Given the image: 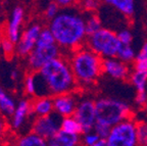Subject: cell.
<instances>
[{
	"mask_svg": "<svg viewBox=\"0 0 147 146\" xmlns=\"http://www.w3.org/2000/svg\"><path fill=\"white\" fill-rule=\"evenodd\" d=\"M49 30L64 56L85 46L87 33L84 11L80 7L71 6L60 9L59 14L49 22Z\"/></svg>",
	"mask_w": 147,
	"mask_h": 146,
	"instance_id": "obj_1",
	"label": "cell"
},
{
	"mask_svg": "<svg viewBox=\"0 0 147 146\" xmlns=\"http://www.w3.org/2000/svg\"><path fill=\"white\" fill-rule=\"evenodd\" d=\"M35 74L37 97H55L75 92L78 87L67 56L48 62Z\"/></svg>",
	"mask_w": 147,
	"mask_h": 146,
	"instance_id": "obj_2",
	"label": "cell"
},
{
	"mask_svg": "<svg viewBox=\"0 0 147 146\" xmlns=\"http://www.w3.org/2000/svg\"><path fill=\"white\" fill-rule=\"evenodd\" d=\"M67 58L78 87H89L95 84L103 74V59L86 46L71 52Z\"/></svg>",
	"mask_w": 147,
	"mask_h": 146,
	"instance_id": "obj_3",
	"label": "cell"
},
{
	"mask_svg": "<svg viewBox=\"0 0 147 146\" xmlns=\"http://www.w3.org/2000/svg\"><path fill=\"white\" fill-rule=\"evenodd\" d=\"M97 123L110 128L128 119H131L130 105L122 99L115 97H99L95 100Z\"/></svg>",
	"mask_w": 147,
	"mask_h": 146,
	"instance_id": "obj_4",
	"label": "cell"
},
{
	"mask_svg": "<svg viewBox=\"0 0 147 146\" xmlns=\"http://www.w3.org/2000/svg\"><path fill=\"white\" fill-rule=\"evenodd\" d=\"M85 46L102 59H106L117 57L123 45L115 31L108 28H102L98 32L87 37Z\"/></svg>",
	"mask_w": 147,
	"mask_h": 146,
	"instance_id": "obj_5",
	"label": "cell"
},
{
	"mask_svg": "<svg viewBox=\"0 0 147 146\" xmlns=\"http://www.w3.org/2000/svg\"><path fill=\"white\" fill-rule=\"evenodd\" d=\"M106 141L107 146H139L137 137V122L128 119L110 129Z\"/></svg>",
	"mask_w": 147,
	"mask_h": 146,
	"instance_id": "obj_6",
	"label": "cell"
},
{
	"mask_svg": "<svg viewBox=\"0 0 147 146\" xmlns=\"http://www.w3.org/2000/svg\"><path fill=\"white\" fill-rule=\"evenodd\" d=\"M62 55L63 54H62L61 49L57 44L49 46L36 45L34 50L25 59V66L28 73H37L45 64L62 56Z\"/></svg>",
	"mask_w": 147,
	"mask_h": 146,
	"instance_id": "obj_7",
	"label": "cell"
},
{
	"mask_svg": "<svg viewBox=\"0 0 147 146\" xmlns=\"http://www.w3.org/2000/svg\"><path fill=\"white\" fill-rule=\"evenodd\" d=\"M34 116L32 114V100L29 98H22L18 101V105L11 118L8 120V126L12 131L18 132L20 135L28 133L26 128L28 126L32 128V124L34 121Z\"/></svg>",
	"mask_w": 147,
	"mask_h": 146,
	"instance_id": "obj_8",
	"label": "cell"
},
{
	"mask_svg": "<svg viewBox=\"0 0 147 146\" xmlns=\"http://www.w3.org/2000/svg\"><path fill=\"white\" fill-rule=\"evenodd\" d=\"M44 26L40 22H31L26 26L25 30L21 35V38L16 44V55L26 59L31 54L39 39L40 33Z\"/></svg>",
	"mask_w": 147,
	"mask_h": 146,
	"instance_id": "obj_9",
	"label": "cell"
},
{
	"mask_svg": "<svg viewBox=\"0 0 147 146\" xmlns=\"http://www.w3.org/2000/svg\"><path fill=\"white\" fill-rule=\"evenodd\" d=\"M74 118L79 122L84 133L93 131L97 122L95 100L90 97H80Z\"/></svg>",
	"mask_w": 147,
	"mask_h": 146,
	"instance_id": "obj_10",
	"label": "cell"
},
{
	"mask_svg": "<svg viewBox=\"0 0 147 146\" xmlns=\"http://www.w3.org/2000/svg\"><path fill=\"white\" fill-rule=\"evenodd\" d=\"M61 121V116H59L55 112L42 118H35L31 131L48 141L50 138H52L60 131Z\"/></svg>",
	"mask_w": 147,
	"mask_h": 146,
	"instance_id": "obj_11",
	"label": "cell"
},
{
	"mask_svg": "<svg viewBox=\"0 0 147 146\" xmlns=\"http://www.w3.org/2000/svg\"><path fill=\"white\" fill-rule=\"evenodd\" d=\"M26 9L22 5H16L11 9L7 20L6 29H5V37L16 44L21 38L23 31L25 30Z\"/></svg>",
	"mask_w": 147,
	"mask_h": 146,
	"instance_id": "obj_12",
	"label": "cell"
},
{
	"mask_svg": "<svg viewBox=\"0 0 147 146\" xmlns=\"http://www.w3.org/2000/svg\"><path fill=\"white\" fill-rule=\"evenodd\" d=\"M79 99L80 97L75 94V92L55 96L53 97L54 112L61 118L73 116L76 112Z\"/></svg>",
	"mask_w": 147,
	"mask_h": 146,
	"instance_id": "obj_13",
	"label": "cell"
},
{
	"mask_svg": "<svg viewBox=\"0 0 147 146\" xmlns=\"http://www.w3.org/2000/svg\"><path fill=\"white\" fill-rule=\"evenodd\" d=\"M102 69H103L104 75L108 76L113 80L119 81H126L130 79L132 73L129 64L123 62L117 57L103 59Z\"/></svg>",
	"mask_w": 147,
	"mask_h": 146,
	"instance_id": "obj_14",
	"label": "cell"
},
{
	"mask_svg": "<svg viewBox=\"0 0 147 146\" xmlns=\"http://www.w3.org/2000/svg\"><path fill=\"white\" fill-rule=\"evenodd\" d=\"M54 112L52 97H37L32 99V114L34 118H42Z\"/></svg>",
	"mask_w": 147,
	"mask_h": 146,
	"instance_id": "obj_15",
	"label": "cell"
},
{
	"mask_svg": "<svg viewBox=\"0 0 147 146\" xmlns=\"http://www.w3.org/2000/svg\"><path fill=\"white\" fill-rule=\"evenodd\" d=\"M16 105L18 101L16 98L0 86V114H2L5 119L9 120L13 114Z\"/></svg>",
	"mask_w": 147,
	"mask_h": 146,
	"instance_id": "obj_16",
	"label": "cell"
},
{
	"mask_svg": "<svg viewBox=\"0 0 147 146\" xmlns=\"http://www.w3.org/2000/svg\"><path fill=\"white\" fill-rule=\"evenodd\" d=\"M81 144L80 136L67 134L61 130L48 140V146H81Z\"/></svg>",
	"mask_w": 147,
	"mask_h": 146,
	"instance_id": "obj_17",
	"label": "cell"
},
{
	"mask_svg": "<svg viewBox=\"0 0 147 146\" xmlns=\"http://www.w3.org/2000/svg\"><path fill=\"white\" fill-rule=\"evenodd\" d=\"M104 4L113 7L117 12L124 16L131 18L135 12V1L134 0H106Z\"/></svg>",
	"mask_w": 147,
	"mask_h": 146,
	"instance_id": "obj_18",
	"label": "cell"
},
{
	"mask_svg": "<svg viewBox=\"0 0 147 146\" xmlns=\"http://www.w3.org/2000/svg\"><path fill=\"white\" fill-rule=\"evenodd\" d=\"M14 146H48V141L31 131L20 135L14 141Z\"/></svg>",
	"mask_w": 147,
	"mask_h": 146,
	"instance_id": "obj_19",
	"label": "cell"
},
{
	"mask_svg": "<svg viewBox=\"0 0 147 146\" xmlns=\"http://www.w3.org/2000/svg\"><path fill=\"white\" fill-rule=\"evenodd\" d=\"M85 18V27L87 36L94 34L98 32L100 29H102V21L100 16L96 12H84Z\"/></svg>",
	"mask_w": 147,
	"mask_h": 146,
	"instance_id": "obj_20",
	"label": "cell"
},
{
	"mask_svg": "<svg viewBox=\"0 0 147 146\" xmlns=\"http://www.w3.org/2000/svg\"><path fill=\"white\" fill-rule=\"evenodd\" d=\"M60 130L63 131L64 133H67V134L71 135H77V136H81V135L84 134L82 127L79 124V122L74 118V116L62 118Z\"/></svg>",
	"mask_w": 147,
	"mask_h": 146,
	"instance_id": "obj_21",
	"label": "cell"
},
{
	"mask_svg": "<svg viewBox=\"0 0 147 146\" xmlns=\"http://www.w3.org/2000/svg\"><path fill=\"white\" fill-rule=\"evenodd\" d=\"M129 80L137 92L147 91V72L133 71Z\"/></svg>",
	"mask_w": 147,
	"mask_h": 146,
	"instance_id": "obj_22",
	"label": "cell"
},
{
	"mask_svg": "<svg viewBox=\"0 0 147 146\" xmlns=\"http://www.w3.org/2000/svg\"><path fill=\"white\" fill-rule=\"evenodd\" d=\"M133 69L138 72H147V41L143 43L140 50L138 51L133 64Z\"/></svg>",
	"mask_w": 147,
	"mask_h": 146,
	"instance_id": "obj_23",
	"label": "cell"
},
{
	"mask_svg": "<svg viewBox=\"0 0 147 146\" xmlns=\"http://www.w3.org/2000/svg\"><path fill=\"white\" fill-rule=\"evenodd\" d=\"M24 92L28 97L35 98L36 96V80L34 73H27L24 77Z\"/></svg>",
	"mask_w": 147,
	"mask_h": 146,
	"instance_id": "obj_24",
	"label": "cell"
},
{
	"mask_svg": "<svg viewBox=\"0 0 147 146\" xmlns=\"http://www.w3.org/2000/svg\"><path fill=\"white\" fill-rule=\"evenodd\" d=\"M136 56H137V53H136L135 49L133 48L132 45L129 46H124L123 45L119 49V53H117V58H119V60H122L123 62L129 64L130 62H134L136 59Z\"/></svg>",
	"mask_w": 147,
	"mask_h": 146,
	"instance_id": "obj_25",
	"label": "cell"
},
{
	"mask_svg": "<svg viewBox=\"0 0 147 146\" xmlns=\"http://www.w3.org/2000/svg\"><path fill=\"white\" fill-rule=\"evenodd\" d=\"M0 51L6 57H11L16 54V44L10 41L7 37L0 38Z\"/></svg>",
	"mask_w": 147,
	"mask_h": 146,
	"instance_id": "obj_26",
	"label": "cell"
},
{
	"mask_svg": "<svg viewBox=\"0 0 147 146\" xmlns=\"http://www.w3.org/2000/svg\"><path fill=\"white\" fill-rule=\"evenodd\" d=\"M60 9L61 8L58 6L56 1H51V2H49L48 4L45 6L44 11H43V16H44V18H45V21H47L48 23L52 21L53 18L59 14Z\"/></svg>",
	"mask_w": 147,
	"mask_h": 146,
	"instance_id": "obj_27",
	"label": "cell"
},
{
	"mask_svg": "<svg viewBox=\"0 0 147 146\" xmlns=\"http://www.w3.org/2000/svg\"><path fill=\"white\" fill-rule=\"evenodd\" d=\"M137 137L139 146H147V123H137Z\"/></svg>",
	"mask_w": 147,
	"mask_h": 146,
	"instance_id": "obj_28",
	"label": "cell"
},
{
	"mask_svg": "<svg viewBox=\"0 0 147 146\" xmlns=\"http://www.w3.org/2000/svg\"><path fill=\"white\" fill-rule=\"evenodd\" d=\"M117 34V38H119V42L122 43V45L124 46L132 45L134 36L132 34L131 30H129V29H121Z\"/></svg>",
	"mask_w": 147,
	"mask_h": 146,
	"instance_id": "obj_29",
	"label": "cell"
},
{
	"mask_svg": "<svg viewBox=\"0 0 147 146\" xmlns=\"http://www.w3.org/2000/svg\"><path fill=\"white\" fill-rule=\"evenodd\" d=\"M82 140V145L83 146H93L97 143V142L100 141V138L99 136L94 132V131H91V132L84 133L83 134V137H81Z\"/></svg>",
	"mask_w": 147,
	"mask_h": 146,
	"instance_id": "obj_30",
	"label": "cell"
},
{
	"mask_svg": "<svg viewBox=\"0 0 147 146\" xmlns=\"http://www.w3.org/2000/svg\"><path fill=\"white\" fill-rule=\"evenodd\" d=\"M80 8L84 12H96L97 9L100 7V2L95 0H85L80 3Z\"/></svg>",
	"mask_w": 147,
	"mask_h": 146,
	"instance_id": "obj_31",
	"label": "cell"
},
{
	"mask_svg": "<svg viewBox=\"0 0 147 146\" xmlns=\"http://www.w3.org/2000/svg\"><path fill=\"white\" fill-rule=\"evenodd\" d=\"M110 129L111 128L108 127V126L103 125V124H100V123H97L96 122L93 131L98 135L99 138H100L101 140H106L108 137V135H109V133H110Z\"/></svg>",
	"mask_w": 147,
	"mask_h": 146,
	"instance_id": "obj_32",
	"label": "cell"
},
{
	"mask_svg": "<svg viewBox=\"0 0 147 146\" xmlns=\"http://www.w3.org/2000/svg\"><path fill=\"white\" fill-rule=\"evenodd\" d=\"M135 103L138 105V106H140V107L146 106L147 105V91L136 92Z\"/></svg>",
	"mask_w": 147,
	"mask_h": 146,
	"instance_id": "obj_33",
	"label": "cell"
},
{
	"mask_svg": "<svg viewBox=\"0 0 147 146\" xmlns=\"http://www.w3.org/2000/svg\"><path fill=\"white\" fill-rule=\"evenodd\" d=\"M7 126H8L7 119H5L2 114H0V139L3 137V135L6 132Z\"/></svg>",
	"mask_w": 147,
	"mask_h": 146,
	"instance_id": "obj_34",
	"label": "cell"
},
{
	"mask_svg": "<svg viewBox=\"0 0 147 146\" xmlns=\"http://www.w3.org/2000/svg\"><path fill=\"white\" fill-rule=\"evenodd\" d=\"M56 3H57L58 6L61 9L69 8V7L74 6V4H75L73 0H56Z\"/></svg>",
	"mask_w": 147,
	"mask_h": 146,
	"instance_id": "obj_35",
	"label": "cell"
},
{
	"mask_svg": "<svg viewBox=\"0 0 147 146\" xmlns=\"http://www.w3.org/2000/svg\"><path fill=\"white\" fill-rule=\"evenodd\" d=\"M93 146H107L106 145V141L105 140H100L99 142H97L95 145H93Z\"/></svg>",
	"mask_w": 147,
	"mask_h": 146,
	"instance_id": "obj_36",
	"label": "cell"
},
{
	"mask_svg": "<svg viewBox=\"0 0 147 146\" xmlns=\"http://www.w3.org/2000/svg\"><path fill=\"white\" fill-rule=\"evenodd\" d=\"M1 16H2V5L0 4V18H1Z\"/></svg>",
	"mask_w": 147,
	"mask_h": 146,
	"instance_id": "obj_37",
	"label": "cell"
}]
</instances>
